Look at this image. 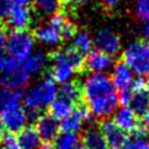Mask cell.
Here are the masks:
<instances>
[{"label":"cell","instance_id":"cell-1","mask_svg":"<svg viewBox=\"0 0 149 149\" xmlns=\"http://www.w3.org/2000/svg\"><path fill=\"white\" fill-rule=\"evenodd\" d=\"M81 98L92 118L106 119L112 115L119 105L118 92L106 73H90L81 85Z\"/></svg>","mask_w":149,"mask_h":149},{"label":"cell","instance_id":"cell-2","mask_svg":"<svg viewBox=\"0 0 149 149\" xmlns=\"http://www.w3.org/2000/svg\"><path fill=\"white\" fill-rule=\"evenodd\" d=\"M58 86L51 77H45L28 87L22 94L23 107L28 112L41 113L57 98Z\"/></svg>","mask_w":149,"mask_h":149},{"label":"cell","instance_id":"cell-3","mask_svg":"<svg viewBox=\"0 0 149 149\" xmlns=\"http://www.w3.org/2000/svg\"><path fill=\"white\" fill-rule=\"evenodd\" d=\"M122 62L137 77L149 74V43L146 41H134L129 43L122 52Z\"/></svg>","mask_w":149,"mask_h":149},{"label":"cell","instance_id":"cell-4","mask_svg":"<svg viewBox=\"0 0 149 149\" xmlns=\"http://www.w3.org/2000/svg\"><path fill=\"white\" fill-rule=\"evenodd\" d=\"M35 37L28 29L12 30L7 37L6 50L8 56L17 62H22L35 49Z\"/></svg>","mask_w":149,"mask_h":149},{"label":"cell","instance_id":"cell-5","mask_svg":"<svg viewBox=\"0 0 149 149\" xmlns=\"http://www.w3.org/2000/svg\"><path fill=\"white\" fill-rule=\"evenodd\" d=\"M65 21L66 17L61 12L50 15L47 23H42L36 27L34 33L35 40L47 47H57L62 42L61 29Z\"/></svg>","mask_w":149,"mask_h":149},{"label":"cell","instance_id":"cell-6","mask_svg":"<svg viewBox=\"0 0 149 149\" xmlns=\"http://www.w3.org/2000/svg\"><path fill=\"white\" fill-rule=\"evenodd\" d=\"M30 83V74L22 69L20 62L9 57V63L7 69L0 74V86L10 88V90H20L28 87Z\"/></svg>","mask_w":149,"mask_h":149},{"label":"cell","instance_id":"cell-7","mask_svg":"<svg viewBox=\"0 0 149 149\" xmlns=\"http://www.w3.org/2000/svg\"><path fill=\"white\" fill-rule=\"evenodd\" d=\"M0 116L5 129L12 133H19L29 122L28 112L21 102L12 104L0 109Z\"/></svg>","mask_w":149,"mask_h":149},{"label":"cell","instance_id":"cell-8","mask_svg":"<svg viewBox=\"0 0 149 149\" xmlns=\"http://www.w3.org/2000/svg\"><path fill=\"white\" fill-rule=\"evenodd\" d=\"M1 16H5L7 24L13 30L27 29L31 23V12L26 5H17L7 1Z\"/></svg>","mask_w":149,"mask_h":149},{"label":"cell","instance_id":"cell-9","mask_svg":"<svg viewBox=\"0 0 149 149\" xmlns=\"http://www.w3.org/2000/svg\"><path fill=\"white\" fill-rule=\"evenodd\" d=\"M51 69H50V77L58 84L72 80L76 70L66 59L63 50L55 51L51 56Z\"/></svg>","mask_w":149,"mask_h":149},{"label":"cell","instance_id":"cell-10","mask_svg":"<svg viewBox=\"0 0 149 149\" xmlns=\"http://www.w3.org/2000/svg\"><path fill=\"white\" fill-rule=\"evenodd\" d=\"M93 44H95L98 50L107 54L111 57L118 55L121 49L120 38L111 28H102L97 31L93 38Z\"/></svg>","mask_w":149,"mask_h":149},{"label":"cell","instance_id":"cell-11","mask_svg":"<svg viewBox=\"0 0 149 149\" xmlns=\"http://www.w3.org/2000/svg\"><path fill=\"white\" fill-rule=\"evenodd\" d=\"M92 120V115L85 106L74 107L71 114L65 116L59 121V129L62 132H70V133H78L84 123L90 122Z\"/></svg>","mask_w":149,"mask_h":149},{"label":"cell","instance_id":"cell-12","mask_svg":"<svg viewBox=\"0 0 149 149\" xmlns=\"http://www.w3.org/2000/svg\"><path fill=\"white\" fill-rule=\"evenodd\" d=\"M35 129L37 130L42 142L51 143L59 134V121L50 114H41L35 121Z\"/></svg>","mask_w":149,"mask_h":149},{"label":"cell","instance_id":"cell-13","mask_svg":"<svg viewBox=\"0 0 149 149\" xmlns=\"http://www.w3.org/2000/svg\"><path fill=\"white\" fill-rule=\"evenodd\" d=\"M113 66V59L107 54L95 49H92L86 54L85 68L90 73H105Z\"/></svg>","mask_w":149,"mask_h":149},{"label":"cell","instance_id":"cell-14","mask_svg":"<svg viewBox=\"0 0 149 149\" xmlns=\"http://www.w3.org/2000/svg\"><path fill=\"white\" fill-rule=\"evenodd\" d=\"M100 130L107 142L108 149H119L128 140L127 134L112 120H105L100 126Z\"/></svg>","mask_w":149,"mask_h":149},{"label":"cell","instance_id":"cell-15","mask_svg":"<svg viewBox=\"0 0 149 149\" xmlns=\"http://www.w3.org/2000/svg\"><path fill=\"white\" fill-rule=\"evenodd\" d=\"M49 55L44 50H34L28 57H26L22 62H20L23 70H26L30 76L42 73L49 64Z\"/></svg>","mask_w":149,"mask_h":149},{"label":"cell","instance_id":"cell-16","mask_svg":"<svg viewBox=\"0 0 149 149\" xmlns=\"http://www.w3.org/2000/svg\"><path fill=\"white\" fill-rule=\"evenodd\" d=\"M111 80L115 90L121 91L125 88H129L133 80H134V73L132 70L121 61L118 62L113 65L112 68V74H111Z\"/></svg>","mask_w":149,"mask_h":149},{"label":"cell","instance_id":"cell-17","mask_svg":"<svg viewBox=\"0 0 149 149\" xmlns=\"http://www.w3.org/2000/svg\"><path fill=\"white\" fill-rule=\"evenodd\" d=\"M114 123L125 133H133L140 125L137 114L128 106H121L114 112Z\"/></svg>","mask_w":149,"mask_h":149},{"label":"cell","instance_id":"cell-18","mask_svg":"<svg viewBox=\"0 0 149 149\" xmlns=\"http://www.w3.org/2000/svg\"><path fill=\"white\" fill-rule=\"evenodd\" d=\"M83 144L86 149H108L107 142L100 130L95 126H90L83 134Z\"/></svg>","mask_w":149,"mask_h":149},{"label":"cell","instance_id":"cell-19","mask_svg":"<svg viewBox=\"0 0 149 149\" xmlns=\"http://www.w3.org/2000/svg\"><path fill=\"white\" fill-rule=\"evenodd\" d=\"M20 149H38L42 140L34 126H26L17 133Z\"/></svg>","mask_w":149,"mask_h":149},{"label":"cell","instance_id":"cell-20","mask_svg":"<svg viewBox=\"0 0 149 149\" xmlns=\"http://www.w3.org/2000/svg\"><path fill=\"white\" fill-rule=\"evenodd\" d=\"M58 97L76 105L81 99V87L78 83L73 80L62 83L61 86L58 87Z\"/></svg>","mask_w":149,"mask_h":149},{"label":"cell","instance_id":"cell-21","mask_svg":"<svg viewBox=\"0 0 149 149\" xmlns=\"http://www.w3.org/2000/svg\"><path fill=\"white\" fill-rule=\"evenodd\" d=\"M48 108H49V112H50L49 114L52 118L61 121L62 119H64L65 116H68L69 114L72 113V111L74 109V105L57 95V98L49 105Z\"/></svg>","mask_w":149,"mask_h":149},{"label":"cell","instance_id":"cell-22","mask_svg":"<svg viewBox=\"0 0 149 149\" xmlns=\"http://www.w3.org/2000/svg\"><path fill=\"white\" fill-rule=\"evenodd\" d=\"M128 107H130L137 115H142L146 111L149 109V92L147 90L133 91L132 100Z\"/></svg>","mask_w":149,"mask_h":149},{"label":"cell","instance_id":"cell-23","mask_svg":"<svg viewBox=\"0 0 149 149\" xmlns=\"http://www.w3.org/2000/svg\"><path fill=\"white\" fill-rule=\"evenodd\" d=\"M72 47L76 50H78L80 54L85 55V54H87V52H90L92 50V48H93V38L85 30L77 31L76 35L72 38Z\"/></svg>","mask_w":149,"mask_h":149},{"label":"cell","instance_id":"cell-24","mask_svg":"<svg viewBox=\"0 0 149 149\" xmlns=\"http://www.w3.org/2000/svg\"><path fill=\"white\" fill-rule=\"evenodd\" d=\"M79 143L78 133L62 132L54 140V147L56 149H73Z\"/></svg>","mask_w":149,"mask_h":149},{"label":"cell","instance_id":"cell-25","mask_svg":"<svg viewBox=\"0 0 149 149\" xmlns=\"http://www.w3.org/2000/svg\"><path fill=\"white\" fill-rule=\"evenodd\" d=\"M35 9L43 16H50L57 12L62 6L61 0H33Z\"/></svg>","mask_w":149,"mask_h":149},{"label":"cell","instance_id":"cell-26","mask_svg":"<svg viewBox=\"0 0 149 149\" xmlns=\"http://www.w3.org/2000/svg\"><path fill=\"white\" fill-rule=\"evenodd\" d=\"M22 94L23 92L20 90H10V88L0 86V109H2L8 105L21 102Z\"/></svg>","mask_w":149,"mask_h":149},{"label":"cell","instance_id":"cell-27","mask_svg":"<svg viewBox=\"0 0 149 149\" xmlns=\"http://www.w3.org/2000/svg\"><path fill=\"white\" fill-rule=\"evenodd\" d=\"M66 59L70 62V64L73 66L76 71L81 70L85 66V57L83 54H80L78 50H76L73 47H69L65 50H63Z\"/></svg>","mask_w":149,"mask_h":149},{"label":"cell","instance_id":"cell-28","mask_svg":"<svg viewBox=\"0 0 149 149\" xmlns=\"http://www.w3.org/2000/svg\"><path fill=\"white\" fill-rule=\"evenodd\" d=\"M1 149H20V143L16 133L5 132L0 137Z\"/></svg>","mask_w":149,"mask_h":149},{"label":"cell","instance_id":"cell-29","mask_svg":"<svg viewBox=\"0 0 149 149\" xmlns=\"http://www.w3.org/2000/svg\"><path fill=\"white\" fill-rule=\"evenodd\" d=\"M135 14L142 21L149 20V0H137L135 3Z\"/></svg>","mask_w":149,"mask_h":149},{"label":"cell","instance_id":"cell-30","mask_svg":"<svg viewBox=\"0 0 149 149\" xmlns=\"http://www.w3.org/2000/svg\"><path fill=\"white\" fill-rule=\"evenodd\" d=\"M61 33H62V38H64V40H72L73 36L77 33V28H76L73 22L66 20L64 22L62 29H61Z\"/></svg>","mask_w":149,"mask_h":149},{"label":"cell","instance_id":"cell-31","mask_svg":"<svg viewBox=\"0 0 149 149\" xmlns=\"http://www.w3.org/2000/svg\"><path fill=\"white\" fill-rule=\"evenodd\" d=\"M132 95H133V91L130 90V87L119 91V93H118L119 104L121 106H129V102L132 100Z\"/></svg>","mask_w":149,"mask_h":149},{"label":"cell","instance_id":"cell-32","mask_svg":"<svg viewBox=\"0 0 149 149\" xmlns=\"http://www.w3.org/2000/svg\"><path fill=\"white\" fill-rule=\"evenodd\" d=\"M7 37H8L7 31L0 27V54H2V52L6 50V45H7Z\"/></svg>","mask_w":149,"mask_h":149},{"label":"cell","instance_id":"cell-33","mask_svg":"<svg viewBox=\"0 0 149 149\" xmlns=\"http://www.w3.org/2000/svg\"><path fill=\"white\" fill-rule=\"evenodd\" d=\"M85 2H87V0H61V3L68 7H77V6H81Z\"/></svg>","mask_w":149,"mask_h":149},{"label":"cell","instance_id":"cell-34","mask_svg":"<svg viewBox=\"0 0 149 149\" xmlns=\"http://www.w3.org/2000/svg\"><path fill=\"white\" fill-rule=\"evenodd\" d=\"M134 144L135 149H149V142L146 139H135Z\"/></svg>","mask_w":149,"mask_h":149},{"label":"cell","instance_id":"cell-35","mask_svg":"<svg viewBox=\"0 0 149 149\" xmlns=\"http://www.w3.org/2000/svg\"><path fill=\"white\" fill-rule=\"evenodd\" d=\"M9 63V56H6L3 54H0V74L7 69Z\"/></svg>","mask_w":149,"mask_h":149},{"label":"cell","instance_id":"cell-36","mask_svg":"<svg viewBox=\"0 0 149 149\" xmlns=\"http://www.w3.org/2000/svg\"><path fill=\"white\" fill-rule=\"evenodd\" d=\"M142 115V126L147 129V132H149V109L146 111Z\"/></svg>","mask_w":149,"mask_h":149},{"label":"cell","instance_id":"cell-37","mask_svg":"<svg viewBox=\"0 0 149 149\" xmlns=\"http://www.w3.org/2000/svg\"><path fill=\"white\" fill-rule=\"evenodd\" d=\"M101 1L108 8H114V7H116L121 2V0H101Z\"/></svg>","mask_w":149,"mask_h":149},{"label":"cell","instance_id":"cell-38","mask_svg":"<svg viewBox=\"0 0 149 149\" xmlns=\"http://www.w3.org/2000/svg\"><path fill=\"white\" fill-rule=\"evenodd\" d=\"M119 149H135V144H134V140H127Z\"/></svg>","mask_w":149,"mask_h":149},{"label":"cell","instance_id":"cell-39","mask_svg":"<svg viewBox=\"0 0 149 149\" xmlns=\"http://www.w3.org/2000/svg\"><path fill=\"white\" fill-rule=\"evenodd\" d=\"M9 2H12V3H17V5H26V6H28L29 3H31L33 2V0H8Z\"/></svg>","mask_w":149,"mask_h":149},{"label":"cell","instance_id":"cell-40","mask_svg":"<svg viewBox=\"0 0 149 149\" xmlns=\"http://www.w3.org/2000/svg\"><path fill=\"white\" fill-rule=\"evenodd\" d=\"M143 35H144L147 38H149V20L146 21V23H144V26H143Z\"/></svg>","mask_w":149,"mask_h":149},{"label":"cell","instance_id":"cell-41","mask_svg":"<svg viewBox=\"0 0 149 149\" xmlns=\"http://www.w3.org/2000/svg\"><path fill=\"white\" fill-rule=\"evenodd\" d=\"M38 149H56V148L54 147L52 143H47V142H44L43 144H41V147H40Z\"/></svg>","mask_w":149,"mask_h":149},{"label":"cell","instance_id":"cell-42","mask_svg":"<svg viewBox=\"0 0 149 149\" xmlns=\"http://www.w3.org/2000/svg\"><path fill=\"white\" fill-rule=\"evenodd\" d=\"M3 133H5V127H3V123H2V120H1V116H0V137L2 136Z\"/></svg>","mask_w":149,"mask_h":149},{"label":"cell","instance_id":"cell-43","mask_svg":"<svg viewBox=\"0 0 149 149\" xmlns=\"http://www.w3.org/2000/svg\"><path fill=\"white\" fill-rule=\"evenodd\" d=\"M73 149H86V148L84 147V144H83V143H78Z\"/></svg>","mask_w":149,"mask_h":149},{"label":"cell","instance_id":"cell-44","mask_svg":"<svg viewBox=\"0 0 149 149\" xmlns=\"http://www.w3.org/2000/svg\"><path fill=\"white\" fill-rule=\"evenodd\" d=\"M147 77H148V78H147V80H144V81H146V90L149 92V74H148Z\"/></svg>","mask_w":149,"mask_h":149},{"label":"cell","instance_id":"cell-45","mask_svg":"<svg viewBox=\"0 0 149 149\" xmlns=\"http://www.w3.org/2000/svg\"><path fill=\"white\" fill-rule=\"evenodd\" d=\"M0 23H1V16H0Z\"/></svg>","mask_w":149,"mask_h":149},{"label":"cell","instance_id":"cell-46","mask_svg":"<svg viewBox=\"0 0 149 149\" xmlns=\"http://www.w3.org/2000/svg\"><path fill=\"white\" fill-rule=\"evenodd\" d=\"M2 1H3V0H0V2H2Z\"/></svg>","mask_w":149,"mask_h":149}]
</instances>
